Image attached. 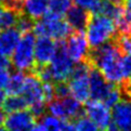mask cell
I'll return each instance as SVG.
<instances>
[{"mask_svg": "<svg viewBox=\"0 0 131 131\" xmlns=\"http://www.w3.org/2000/svg\"><path fill=\"white\" fill-rule=\"evenodd\" d=\"M123 53L114 40L105 42L89 51L86 62L91 67L99 69L107 80L120 85L125 80L123 67Z\"/></svg>", "mask_w": 131, "mask_h": 131, "instance_id": "6da1fadb", "label": "cell"}, {"mask_svg": "<svg viewBox=\"0 0 131 131\" xmlns=\"http://www.w3.org/2000/svg\"><path fill=\"white\" fill-rule=\"evenodd\" d=\"M87 39L90 48H96L116 38L117 27L112 18L102 14H91L86 27Z\"/></svg>", "mask_w": 131, "mask_h": 131, "instance_id": "7a4b0ae2", "label": "cell"}, {"mask_svg": "<svg viewBox=\"0 0 131 131\" xmlns=\"http://www.w3.org/2000/svg\"><path fill=\"white\" fill-rule=\"evenodd\" d=\"M35 45L36 38L30 31L22 35L15 50L11 55V63L16 71L34 72L36 67Z\"/></svg>", "mask_w": 131, "mask_h": 131, "instance_id": "3957f363", "label": "cell"}, {"mask_svg": "<svg viewBox=\"0 0 131 131\" xmlns=\"http://www.w3.org/2000/svg\"><path fill=\"white\" fill-rule=\"evenodd\" d=\"M32 30L38 37H50L54 40H64L73 32V28L69 26L67 21H64L61 16L49 11L40 20H37Z\"/></svg>", "mask_w": 131, "mask_h": 131, "instance_id": "277c9868", "label": "cell"}, {"mask_svg": "<svg viewBox=\"0 0 131 131\" xmlns=\"http://www.w3.org/2000/svg\"><path fill=\"white\" fill-rule=\"evenodd\" d=\"M90 68L86 61L77 63L67 80L71 95L80 103H87L90 99Z\"/></svg>", "mask_w": 131, "mask_h": 131, "instance_id": "5b68a950", "label": "cell"}, {"mask_svg": "<svg viewBox=\"0 0 131 131\" xmlns=\"http://www.w3.org/2000/svg\"><path fill=\"white\" fill-rule=\"evenodd\" d=\"M22 95L27 102L29 111L35 117H41L46 111V97L43 92V82L35 74L27 75Z\"/></svg>", "mask_w": 131, "mask_h": 131, "instance_id": "8992f818", "label": "cell"}, {"mask_svg": "<svg viewBox=\"0 0 131 131\" xmlns=\"http://www.w3.org/2000/svg\"><path fill=\"white\" fill-rule=\"evenodd\" d=\"M112 123L114 124V126L118 131H131V96L130 95L121 92V96L119 101L113 106Z\"/></svg>", "mask_w": 131, "mask_h": 131, "instance_id": "52a82bcc", "label": "cell"}, {"mask_svg": "<svg viewBox=\"0 0 131 131\" xmlns=\"http://www.w3.org/2000/svg\"><path fill=\"white\" fill-rule=\"evenodd\" d=\"M66 51L75 63H80L87 60L89 54L88 39L83 34V30H73L65 41Z\"/></svg>", "mask_w": 131, "mask_h": 131, "instance_id": "ba28073f", "label": "cell"}, {"mask_svg": "<svg viewBox=\"0 0 131 131\" xmlns=\"http://www.w3.org/2000/svg\"><path fill=\"white\" fill-rule=\"evenodd\" d=\"M90 97L91 100H97L105 102L106 99L114 90L117 85L110 82L107 79L101 74L99 69L94 67L90 68Z\"/></svg>", "mask_w": 131, "mask_h": 131, "instance_id": "9c48e42d", "label": "cell"}, {"mask_svg": "<svg viewBox=\"0 0 131 131\" xmlns=\"http://www.w3.org/2000/svg\"><path fill=\"white\" fill-rule=\"evenodd\" d=\"M85 113L101 130H106L111 124L112 114L110 112V106L102 101H88L86 103Z\"/></svg>", "mask_w": 131, "mask_h": 131, "instance_id": "30bf717a", "label": "cell"}, {"mask_svg": "<svg viewBox=\"0 0 131 131\" xmlns=\"http://www.w3.org/2000/svg\"><path fill=\"white\" fill-rule=\"evenodd\" d=\"M36 117L30 111H18L9 113L4 117L3 124L8 131H29L35 126Z\"/></svg>", "mask_w": 131, "mask_h": 131, "instance_id": "8fae6325", "label": "cell"}, {"mask_svg": "<svg viewBox=\"0 0 131 131\" xmlns=\"http://www.w3.org/2000/svg\"><path fill=\"white\" fill-rule=\"evenodd\" d=\"M57 52V42L50 37L39 36L35 45L36 66H45L51 63Z\"/></svg>", "mask_w": 131, "mask_h": 131, "instance_id": "7c38bea8", "label": "cell"}, {"mask_svg": "<svg viewBox=\"0 0 131 131\" xmlns=\"http://www.w3.org/2000/svg\"><path fill=\"white\" fill-rule=\"evenodd\" d=\"M66 21L73 30H83L87 27L89 20L91 17L90 11L79 6L71 7L65 14Z\"/></svg>", "mask_w": 131, "mask_h": 131, "instance_id": "4fadbf2b", "label": "cell"}, {"mask_svg": "<svg viewBox=\"0 0 131 131\" xmlns=\"http://www.w3.org/2000/svg\"><path fill=\"white\" fill-rule=\"evenodd\" d=\"M49 11L48 0H22L21 13L25 14L34 21L40 20Z\"/></svg>", "mask_w": 131, "mask_h": 131, "instance_id": "5bb4252c", "label": "cell"}, {"mask_svg": "<svg viewBox=\"0 0 131 131\" xmlns=\"http://www.w3.org/2000/svg\"><path fill=\"white\" fill-rule=\"evenodd\" d=\"M22 37V32L16 27H11L0 31V52L11 57Z\"/></svg>", "mask_w": 131, "mask_h": 131, "instance_id": "9a60e30c", "label": "cell"}, {"mask_svg": "<svg viewBox=\"0 0 131 131\" xmlns=\"http://www.w3.org/2000/svg\"><path fill=\"white\" fill-rule=\"evenodd\" d=\"M59 99L62 103L64 120H75L83 114V110L82 106L80 105V102L75 97H71L68 95L65 97H59Z\"/></svg>", "mask_w": 131, "mask_h": 131, "instance_id": "2e32d148", "label": "cell"}, {"mask_svg": "<svg viewBox=\"0 0 131 131\" xmlns=\"http://www.w3.org/2000/svg\"><path fill=\"white\" fill-rule=\"evenodd\" d=\"M21 12L14 8L3 6L0 7V31L15 27Z\"/></svg>", "mask_w": 131, "mask_h": 131, "instance_id": "e0dca14e", "label": "cell"}, {"mask_svg": "<svg viewBox=\"0 0 131 131\" xmlns=\"http://www.w3.org/2000/svg\"><path fill=\"white\" fill-rule=\"evenodd\" d=\"M25 80H26V75L24 74V72L16 71L15 73L11 74L8 86L6 88L8 94H22L23 88H24L25 85Z\"/></svg>", "mask_w": 131, "mask_h": 131, "instance_id": "ac0fdd59", "label": "cell"}, {"mask_svg": "<svg viewBox=\"0 0 131 131\" xmlns=\"http://www.w3.org/2000/svg\"><path fill=\"white\" fill-rule=\"evenodd\" d=\"M26 107H28V105H27V102L22 94H9V96L6 97L2 108L6 113L9 114L26 110Z\"/></svg>", "mask_w": 131, "mask_h": 131, "instance_id": "d6986e66", "label": "cell"}, {"mask_svg": "<svg viewBox=\"0 0 131 131\" xmlns=\"http://www.w3.org/2000/svg\"><path fill=\"white\" fill-rule=\"evenodd\" d=\"M72 2L73 0H49V12L62 17L72 7Z\"/></svg>", "mask_w": 131, "mask_h": 131, "instance_id": "ffe728a7", "label": "cell"}, {"mask_svg": "<svg viewBox=\"0 0 131 131\" xmlns=\"http://www.w3.org/2000/svg\"><path fill=\"white\" fill-rule=\"evenodd\" d=\"M40 126L43 131H61L63 124H61L60 118L53 115H42L40 117Z\"/></svg>", "mask_w": 131, "mask_h": 131, "instance_id": "44dd1931", "label": "cell"}, {"mask_svg": "<svg viewBox=\"0 0 131 131\" xmlns=\"http://www.w3.org/2000/svg\"><path fill=\"white\" fill-rule=\"evenodd\" d=\"M75 121V128L77 131H97V126L85 114L79 116L78 118L74 120Z\"/></svg>", "mask_w": 131, "mask_h": 131, "instance_id": "7402d4cb", "label": "cell"}, {"mask_svg": "<svg viewBox=\"0 0 131 131\" xmlns=\"http://www.w3.org/2000/svg\"><path fill=\"white\" fill-rule=\"evenodd\" d=\"M114 41L118 46V48L123 54H131V34H117Z\"/></svg>", "mask_w": 131, "mask_h": 131, "instance_id": "603a6c76", "label": "cell"}, {"mask_svg": "<svg viewBox=\"0 0 131 131\" xmlns=\"http://www.w3.org/2000/svg\"><path fill=\"white\" fill-rule=\"evenodd\" d=\"M34 24H35V22H34L32 18H30L27 15L22 14L21 13L15 27L22 32V34H25V32H29L30 30H32V28H34Z\"/></svg>", "mask_w": 131, "mask_h": 131, "instance_id": "cb8c5ba5", "label": "cell"}, {"mask_svg": "<svg viewBox=\"0 0 131 131\" xmlns=\"http://www.w3.org/2000/svg\"><path fill=\"white\" fill-rule=\"evenodd\" d=\"M73 1L75 2L76 6H79L83 9H86V10L91 12V14H93V13L96 11L101 0H73Z\"/></svg>", "mask_w": 131, "mask_h": 131, "instance_id": "d4e9b609", "label": "cell"}, {"mask_svg": "<svg viewBox=\"0 0 131 131\" xmlns=\"http://www.w3.org/2000/svg\"><path fill=\"white\" fill-rule=\"evenodd\" d=\"M123 67L125 74V80L127 82H131V54L123 55Z\"/></svg>", "mask_w": 131, "mask_h": 131, "instance_id": "484cf974", "label": "cell"}, {"mask_svg": "<svg viewBox=\"0 0 131 131\" xmlns=\"http://www.w3.org/2000/svg\"><path fill=\"white\" fill-rule=\"evenodd\" d=\"M8 71L9 69H0V90H4L8 86L11 75Z\"/></svg>", "mask_w": 131, "mask_h": 131, "instance_id": "4316f807", "label": "cell"}, {"mask_svg": "<svg viewBox=\"0 0 131 131\" xmlns=\"http://www.w3.org/2000/svg\"><path fill=\"white\" fill-rule=\"evenodd\" d=\"M11 60L8 55L0 52V69H9L11 66Z\"/></svg>", "mask_w": 131, "mask_h": 131, "instance_id": "83f0119b", "label": "cell"}, {"mask_svg": "<svg viewBox=\"0 0 131 131\" xmlns=\"http://www.w3.org/2000/svg\"><path fill=\"white\" fill-rule=\"evenodd\" d=\"M0 2L3 3V6H8L11 8H14L21 12V3L22 0H0Z\"/></svg>", "mask_w": 131, "mask_h": 131, "instance_id": "f1b7e54d", "label": "cell"}, {"mask_svg": "<svg viewBox=\"0 0 131 131\" xmlns=\"http://www.w3.org/2000/svg\"><path fill=\"white\" fill-rule=\"evenodd\" d=\"M123 4H124L125 17L129 22H131V0H123Z\"/></svg>", "mask_w": 131, "mask_h": 131, "instance_id": "f546056e", "label": "cell"}, {"mask_svg": "<svg viewBox=\"0 0 131 131\" xmlns=\"http://www.w3.org/2000/svg\"><path fill=\"white\" fill-rule=\"evenodd\" d=\"M61 131H77L76 128H75V125L69 123L68 120H66V123H64L62 126V129Z\"/></svg>", "mask_w": 131, "mask_h": 131, "instance_id": "4dcf8cb0", "label": "cell"}, {"mask_svg": "<svg viewBox=\"0 0 131 131\" xmlns=\"http://www.w3.org/2000/svg\"><path fill=\"white\" fill-rule=\"evenodd\" d=\"M6 94L3 93V90H0V110L3 107V104H4V101H6Z\"/></svg>", "mask_w": 131, "mask_h": 131, "instance_id": "1f68e13d", "label": "cell"}, {"mask_svg": "<svg viewBox=\"0 0 131 131\" xmlns=\"http://www.w3.org/2000/svg\"><path fill=\"white\" fill-rule=\"evenodd\" d=\"M29 131H43V129H42V127H41L40 125H35Z\"/></svg>", "mask_w": 131, "mask_h": 131, "instance_id": "d6a6232c", "label": "cell"}, {"mask_svg": "<svg viewBox=\"0 0 131 131\" xmlns=\"http://www.w3.org/2000/svg\"><path fill=\"white\" fill-rule=\"evenodd\" d=\"M3 120H4V116H3V114H2V112L0 111V125L3 123Z\"/></svg>", "mask_w": 131, "mask_h": 131, "instance_id": "836d02e7", "label": "cell"}, {"mask_svg": "<svg viewBox=\"0 0 131 131\" xmlns=\"http://www.w3.org/2000/svg\"><path fill=\"white\" fill-rule=\"evenodd\" d=\"M0 131H8V130H7L6 127H2V126L0 125Z\"/></svg>", "mask_w": 131, "mask_h": 131, "instance_id": "e575fe53", "label": "cell"}, {"mask_svg": "<svg viewBox=\"0 0 131 131\" xmlns=\"http://www.w3.org/2000/svg\"><path fill=\"white\" fill-rule=\"evenodd\" d=\"M116 1H119V2H123V0H116Z\"/></svg>", "mask_w": 131, "mask_h": 131, "instance_id": "d590c367", "label": "cell"}]
</instances>
